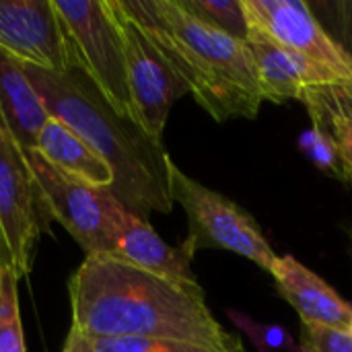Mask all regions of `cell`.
<instances>
[{
  "instance_id": "8",
  "label": "cell",
  "mask_w": 352,
  "mask_h": 352,
  "mask_svg": "<svg viewBox=\"0 0 352 352\" xmlns=\"http://www.w3.org/2000/svg\"><path fill=\"white\" fill-rule=\"evenodd\" d=\"M248 25L264 31L280 45L352 80V54L328 33L309 2L303 0H241Z\"/></svg>"
},
{
  "instance_id": "16",
  "label": "cell",
  "mask_w": 352,
  "mask_h": 352,
  "mask_svg": "<svg viewBox=\"0 0 352 352\" xmlns=\"http://www.w3.org/2000/svg\"><path fill=\"white\" fill-rule=\"evenodd\" d=\"M311 118V126L326 132L338 146L344 182L352 186V80L307 87L299 99Z\"/></svg>"
},
{
  "instance_id": "13",
  "label": "cell",
  "mask_w": 352,
  "mask_h": 352,
  "mask_svg": "<svg viewBox=\"0 0 352 352\" xmlns=\"http://www.w3.org/2000/svg\"><path fill=\"white\" fill-rule=\"evenodd\" d=\"M270 274L278 295L295 307L303 324L349 332L351 303H346L322 276L303 266L295 256H278Z\"/></svg>"
},
{
  "instance_id": "1",
  "label": "cell",
  "mask_w": 352,
  "mask_h": 352,
  "mask_svg": "<svg viewBox=\"0 0 352 352\" xmlns=\"http://www.w3.org/2000/svg\"><path fill=\"white\" fill-rule=\"evenodd\" d=\"M72 330L87 338H161L219 352H243L206 305L204 289H188L111 256H87L68 283Z\"/></svg>"
},
{
  "instance_id": "21",
  "label": "cell",
  "mask_w": 352,
  "mask_h": 352,
  "mask_svg": "<svg viewBox=\"0 0 352 352\" xmlns=\"http://www.w3.org/2000/svg\"><path fill=\"white\" fill-rule=\"evenodd\" d=\"M299 148L318 169L344 182V169H342L338 146L326 132L311 126L299 136Z\"/></svg>"
},
{
  "instance_id": "6",
  "label": "cell",
  "mask_w": 352,
  "mask_h": 352,
  "mask_svg": "<svg viewBox=\"0 0 352 352\" xmlns=\"http://www.w3.org/2000/svg\"><path fill=\"white\" fill-rule=\"evenodd\" d=\"M50 221L25 151L0 111V229L19 280L31 272L37 241L47 231Z\"/></svg>"
},
{
  "instance_id": "23",
  "label": "cell",
  "mask_w": 352,
  "mask_h": 352,
  "mask_svg": "<svg viewBox=\"0 0 352 352\" xmlns=\"http://www.w3.org/2000/svg\"><path fill=\"white\" fill-rule=\"evenodd\" d=\"M62 352H93V349H91V344L87 342V338H85L82 334L70 330V334H68V338H66V342H64Z\"/></svg>"
},
{
  "instance_id": "10",
  "label": "cell",
  "mask_w": 352,
  "mask_h": 352,
  "mask_svg": "<svg viewBox=\"0 0 352 352\" xmlns=\"http://www.w3.org/2000/svg\"><path fill=\"white\" fill-rule=\"evenodd\" d=\"M0 50L56 74L76 64L52 0H0Z\"/></svg>"
},
{
  "instance_id": "7",
  "label": "cell",
  "mask_w": 352,
  "mask_h": 352,
  "mask_svg": "<svg viewBox=\"0 0 352 352\" xmlns=\"http://www.w3.org/2000/svg\"><path fill=\"white\" fill-rule=\"evenodd\" d=\"M109 4L122 31L134 122L153 140L163 142L171 105L186 95L188 89L142 27L124 10L122 0H109Z\"/></svg>"
},
{
  "instance_id": "18",
  "label": "cell",
  "mask_w": 352,
  "mask_h": 352,
  "mask_svg": "<svg viewBox=\"0 0 352 352\" xmlns=\"http://www.w3.org/2000/svg\"><path fill=\"white\" fill-rule=\"evenodd\" d=\"M184 6L210 27L245 41L248 39V16L241 0H182Z\"/></svg>"
},
{
  "instance_id": "24",
  "label": "cell",
  "mask_w": 352,
  "mask_h": 352,
  "mask_svg": "<svg viewBox=\"0 0 352 352\" xmlns=\"http://www.w3.org/2000/svg\"><path fill=\"white\" fill-rule=\"evenodd\" d=\"M10 264V256H8V250H6V243H4V237H2V229H0V270Z\"/></svg>"
},
{
  "instance_id": "14",
  "label": "cell",
  "mask_w": 352,
  "mask_h": 352,
  "mask_svg": "<svg viewBox=\"0 0 352 352\" xmlns=\"http://www.w3.org/2000/svg\"><path fill=\"white\" fill-rule=\"evenodd\" d=\"M0 111L23 151L35 148L45 122L52 118L33 89L25 64L0 50Z\"/></svg>"
},
{
  "instance_id": "3",
  "label": "cell",
  "mask_w": 352,
  "mask_h": 352,
  "mask_svg": "<svg viewBox=\"0 0 352 352\" xmlns=\"http://www.w3.org/2000/svg\"><path fill=\"white\" fill-rule=\"evenodd\" d=\"M122 6L214 122L258 116L264 95L245 41L210 27L182 0H122Z\"/></svg>"
},
{
  "instance_id": "9",
  "label": "cell",
  "mask_w": 352,
  "mask_h": 352,
  "mask_svg": "<svg viewBox=\"0 0 352 352\" xmlns=\"http://www.w3.org/2000/svg\"><path fill=\"white\" fill-rule=\"evenodd\" d=\"M25 157L52 221H58L87 256H109L105 190L64 175L35 148L25 151Z\"/></svg>"
},
{
  "instance_id": "26",
  "label": "cell",
  "mask_w": 352,
  "mask_h": 352,
  "mask_svg": "<svg viewBox=\"0 0 352 352\" xmlns=\"http://www.w3.org/2000/svg\"><path fill=\"white\" fill-rule=\"evenodd\" d=\"M349 332H351V334H352V320H351V326H349Z\"/></svg>"
},
{
  "instance_id": "15",
  "label": "cell",
  "mask_w": 352,
  "mask_h": 352,
  "mask_svg": "<svg viewBox=\"0 0 352 352\" xmlns=\"http://www.w3.org/2000/svg\"><path fill=\"white\" fill-rule=\"evenodd\" d=\"M35 151L64 175L93 188L111 190L113 173L105 159L58 118L52 116L45 122L39 132Z\"/></svg>"
},
{
  "instance_id": "2",
  "label": "cell",
  "mask_w": 352,
  "mask_h": 352,
  "mask_svg": "<svg viewBox=\"0 0 352 352\" xmlns=\"http://www.w3.org/2000/svg\"><path fill=\"white\" fill-rule=\"evenodd\" d=\"M25 70L50 116L70 126L105 159L113 173L109 192L124 206L144 221L153 210L171 212V157L163 142L153 140L134 120L120 116L78 64L60 74L33 66Z\"/></svg>"
},
{
  "instance_id": "5",
  "label": "cell",
  "mask_w": 352,
  "mask_h": 352,
  "mask_svg": "<svg viewBox=\"0 0 352 352\" xmlns=\"http://www.w3.org/2000/svg\"><path fill=\"white\" fill-rule=\"evenodd\" d=\"M52 2L66 29L76 64L120 116L134 120L122 31L109 0Z\"/></svg>"
},
{
  "instance_id": "12",
  "label": "cell",
  "mask_w": 352,
  "mask_h": 352,
  "mask_svg": "<svg viewBox=\"0 0 352 352\" xmlns=\"http://www.w3.org/2000/svg\"><path fill=\"white\" fill-rule=\"evenodd\" d=\"M262 87L264 101L272 103H287L299 101L303 89L307 87H322L342 80L332 70L311 62L309 58L293 52L264 31L248 25V39H245Z\"/></svg>"
},
{
  "instance_id": "11",
  "label": "cell",
  "mask_w": 352,
  "mask_h": 352,
  "mask_svg": "<svg viewBox=\"0 0 352 352\" xmlns=\"http://www.w3.org/2000/svg\"><path fill=\"white\" fill-rule=\"evenodd\" d=\"M105 214L111 258L182 287L202 289L192 274V258L182 248L167 245L148 221L134 214L109 190H105Z\"/></svg>"
},
{
  "instance_id": "19",
  "label": "cell",
  "mask_w": 352,
  "mask_h": 352,
  "mask_svg": "<svg viewBox=\"0 0 352 352\" xmlns=\"http://www.w3.org/2000/svg\"><path fill=\"white\" fill-rule=\"evenodd\" d=\"M229 320L245 332L258 352H301V344L278 324H260L243 311L229 309Z\"/></svg>"
},
{
  "instance_id": "17",
  "label": "cell",
  "mask_w": 352,
  "mask_h": 352,
  "mask_svg": "<svg viewBox=\"0 0 352 352\" xmlns=\"http://www.w3.org/2000/svg\"><path fill=\"white\" fill-rule=\"evenodd\" d=\"M16 283L12 266L6 264L0 270V352H25Z\"/></svg>"
},
{
  "instance_id": "20",
  "label": "cell",
  "mask_w": 352,
  "mask_h": 352,
  "mask_svg": "<svg viewBox=\"0 0 352 352\" xmlns=\"http://www.w3.org/2000/svg\"><path fill=\"white\" fill-rule=\"evenodd\" d=\"M87 342L93 352H219L200 344L161 338H87Z\"/></svg>"
},
{
  "instance_id": "22",
  "label": "cell",
  "mask_w": 352,
  "mask_h": 352,
  "mask_svg": "<svg viewBox=\"0 0 352 352\" xmlns=\"http://www.w3.org/2000/svg\"><path fill=\"white\" fill-rule=\"evenodd\" d=\"M301 352H352V334L301 322Z\"/></svg>"
},
{
  "instance_id": "25",
  "label": "cell",
  "mask_w": 352,
  "mask_h": 352,
  "mask_svg": "<svg viewBox=\"0 0 352 352\" xmlns=\"http://www.w3.org/2000/svg\"><path fill=\"white\" fill-rule=\"evenodd\" d=\"M346 237H349V245H351V258H352V225H346Z\"/></svg>"
},
{
  "instance_id": "4",
  "label": "cell",
  "mask_w": 352,
  "mask_h": 352,
  "mask_svg": "<svg viewBox=\"0 0 352 352\" xmlns=\"http://www.w3.org/2000/svg\"><path fill=\"white\" fill-rule=\"evenodd\" d=\"M169 192L188 217V239L182 250L194 258L200 250H223L252 260L270 274L276 254L264 237L256 219L237 202L206 188L169 163Z\"/></svg>"
}]
</instances>
